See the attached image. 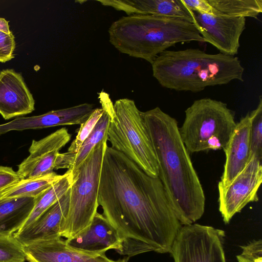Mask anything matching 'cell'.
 Instances as JSON below:
<instances>
[{
  "instance_id": "484cf974",
  "label": "cell",
  "mask_w": 262,
  "mask_h": 262,
  "mask_svg": "<svg viewBox=\"0 0 262 262\" xmlns=\"http://www.w3.org/2000/svg\"><path fill=\"white\" fill-rule=\"evenodd\" d=\"M16 42L12 32L7 34L0 31V62L5 63L14 58Z\"/></svg>"
},
{
  "instance_id": "9c48e42d",
  "label": "cell",
  "mask_w": 262,
  "mask_h": 262,
  "mask_svg": "<svg viewBox=\"0 0 262 262\" xmlns=\"http://www.w3.org/2000/svg\"><path fill=\"white\" fill-rule=\"evenodd\" d=\"M262 159L252 156L244 169L227 185L218 184L219 211L225 223L249 203L258 201Z\"/></svg>"
},
{
  "instance_id": "cb8c5ba5",
  "label": "cell",
  "mask_w": 262,
  "mask_h": 262,
  "mask_svg": "<svg viewBox=\"0 0 262 262\" xmlns=\"http://www.w3.org/2000/svg\"><path fill=\"white\" fill-rule=\"evenodd\" d=\"M23 245L13 235H0V262H25Z\"/></svg>"
},
{
  "instance_id": "ac0fdd59",
  "label": "cell",
  "mask_w": 262,
  "mask_h": 262,
  "mask_svg": "<svg viewBox=\"0 0 262 262\" xmlns=\"http://www.w3.org/2000/svg\"><path fill=\"white\" fill-rule=\"evenodd\" d=\"M36 198L0 199V235H13L30 215Z\"/></svg>"
},
{
  "instance_id": "f546056e",
  "label": "cell",
  "mask_w": 262,
  "mask_h": 262,
  "mask_svg": "<svg viewBox=\"0 0 262 262\" xmlns=\"http://www.w3.org/2000/svg\"><path fill=\"white\" fill-rule=\"evenodd\" d=\"M237 260H238V262H245V261H243L242 260H241V259H237Z\"/></svg>"
},
{
  "instance_id": "3957f363",
  "label": "cell",
  "mask_w": 262,
  "mask_h": 262,
  "mask_svg": "<svg viewBox=\"0 0 262 262\" xmlns=\"http://www.w3.org/2000/svg\"><path fill=\"white\" fill-rule=\"evenodd\" d=\"M151 64L160 84L178 91L196 93L208 86L244 81V69L238 57L198 49L165 50Z\"/></svg>"
},
{
  "instance_id": "ffe728a7",
  "label": "cell",
  "mask_w": 262,
  "mask_h": 262,
  "mask_svg": "<svg viewBox=\"0 0 262 262\" xmlns=\"http://www.w3.org/2000/svg\"><path fill=\"white\" fill-rule=\"evenodd\" d=\"M64 174L51 173L20 179L0 192V199L37 198L63 178Z\"/></svg>"
},
{
  "instance_id": "ba28073f",
  "label": "cell",
  "mask_w": 262,
  "mask_h": 262,
  "mask_svg": "<svg viewBox=\"0 0 262 262\" xmlns=\"http://www.w3.org/2000/svg\"><path fill=\"white\" fill-rule=\"evenodd\" d=\"M225 232L199 224L183 225L170 253L174 262H226L224 250Z\"/></svg>"
},
{
  "instance_id": "7a4b0ae2",
  "label": "cell",
  "mask_w": 262,
  "mask_h": 262,
  "mask_svg": "<svg viewBox=\"0 0 262 262\" xmlns=\"http://www.w3.org/2000/svg\"><path fill=\"white\" fill-rule=\"evenodd\" d=\"M158 165L159 176L182 225L192 224L205 211V196L178 122L159 107L142 112Z\"/></svg>"
},
{
  "instance_id": "e0dca14e",
  "label": "cell",
  "mask_w": 262,
  "mask_h": 262,
  "mask_svg": "<svg viewBox=\"0 0 262 262\" xmlns=\"http://www.w3.org/2000/svg\"><path fill=\"white\" fill-rule=\"evenodd\" d=\"M249 112L236 124L224 150L226 161L219 184H229L246 167L250 158Z\"/></svg>"
},
{
  "instance_id": "83f0119b",
  "label": "cell",
  "mask_w": 262,
  "mask_h": 262,
  "mask_svg": "<svg viewBox=\"0 0 262 262\" xmlns=\"http://www.w3.org/2000/svg\"><path fill=\"white\" fill-rule=\"evenodd\" d=\"M189 10L200 13L213 15V9L207 0H181Z\"/></svg>"
},
{
  "instance_id": "8992f818",
  "label": "cell",
  "mask_w": 262,
  "mask_h": 262,
  "mask_svg": "<svg viewBox=\"0 0 262 262\" xmlns=\"http://www.w3.org/2000/svg\"><path fill=\"white\" fill-rule=\"evenodd\" d=\"M111 121L107 141L142 170L159 176L157 160L140 112L133 100L122 98L110 107Z\"/></svg>"
},
{
  "instance_id": "30bf717a",
  "label": "cell",
  "mask_w": 262,
  "mask_h": 262,
  "mask_svg": "<svg viewBox=\"0 0 262 262\" xmlns=\"http://www.w3.org/2000/svg\"><path fill=\"white\" fill-rule=\"evenodd\" d=\"M194 14V25L206 42L221 53L230 56L237 54L239 38L246 27V18Z\"/></svg>"
},
{
  "instance_id": "277c9868",
  "label": "cell",
  "mask_w": 262,
  "mask_h": 262,
  "mask_svg": "<svg viewBox=\"0 0 262 262\" xmlns=\"http://www.w3.org/2000/svg\"><path fill=\"white\" fill-rule=\"evenodd\" d=\"M109 40L119 51L151 64L179 42H206L195 25L186 20L154 15H131L114 21Z\"/></svg>"
},
{
  "instance_id": "5bb4252c",
  "label": "cell",
  "mask_w": 262,
  "mask_h": 262,
  "mask_svg": "<svg viewBox=\"0 0 262 262\" xmlns=\"http://www.w3.org/2000/svg\"><path fill=\"white\" fill-rule=\"evenodd\" d=\"M29 262H128V257L113 260L105 254L92 256L69 248L60 238L43 240L23 245Z\"/></svg>"
},
{
  "instance_id": "52a82bcc",
  "label": "cell",
  "mask_w": 262,
  "mask_h": 262,
  "mask_svg": "<svg viewBox=\"0 0 262 262\" xmlns=\"http://www.w3.org/2000/svg\"><path fill=\"white\" fill-rule=\"evenodd\" d=\"M107 140L98 143L73 174L67 214L61 237H73L87 227L97 212L102 164Z\"/></svg>"
},
{
  "instance_id": "44dd1931",
  "label": "cell",
  "mask_w": 262,
  "mask_h": 262,
  "mask_svg": "<svg viewBox=\"0 0 262 262\" xmlns=\"http://www.w3.org/2000/svg\"><path fill=\"white\" fill-rule=\"evenodd\" d=\"M213 15L233 17H253L262 12L261 0H207Z\"/></svg>"
},
{
  "instance_id": "d4e9b609",
  "label": "cell",
  "mask_w": 262,
  "mask_h": 262,
  "mask_svg": "<svg viewBox=\"0 0 262 262\" xmlns=\"http://www.w3.org/2000/svg\"><path fill=\"white\" fill-rule=\"evenodd\" d=\"M242 252L237 259L245 262H262V241L254 240L249 244L241 246Z\"/></svg>"
},
{
  "instance_id": "8fae6325",
  "label": "cell",
  "mask_w": 262,
  "mask_h": 262,
  "mask_svg": "<svg viewBox=\"0 0 262 262\" xmlns=\"http://www.w3.org/2000/svg\"><path fill=\"white\" fill-rule=\"evenodd\" d=\"M71 135L61 128L39 140H33L29 155L18 165L20 179L42 176L53 172L59 150L71 140Z\"/></svg>"
},
{
  "instance_id": "7c38bea8",
  "label": "cell",
  "mask_w": 262,
  "mask_h": 262,
  "mask_svg": "<svg viewBox=\"0 0 262 262\" xmlns=\"http://www.w3.org/2000/svg\"><path fill=\"white\" fill-rule=\"evenodd\" d=\"M72 249L88 255L96 256L105 254L110 249L118 251L121 239L113 225L98 212L90 224L73 237L65 240Z\"/></svg>"
},
{
  "instance_id": "4316f807",
  "label": "cell",
  "mask_w": 262,
  "mask_h": 262,
  "mask_svg": "<svg viewBox=\"0 0 262 262\" xmlns=\"http://www.w3.org/2000/svg\"><path fill=\"white\" fill-rule=\"evenodd\" d=\"M19 180L12 167L0 165V192Z\"/></svg>"
},
{
  "instance_id": "4fadbf2b",
  "label": "cell",
  "mask_w": 262,
  "mask_h": 262,
  "mask_svg": "<svg viewBox=\"0 0 262 262\" xmlns=\"http://www.w3.org/2000/svg\"><path fill=\"white\" fill-rule=\"evenodd\" d=\"M35 100L20 73L12 69L0 71V114L5 120L30 114Z\"/></svg>"
},
{
  "instance_id": "5b68a950",
  "label": "cell",
  "mask_w": 262,
  "mask_h": 262,
  "mask_svg": "<svg viewBox=\"0 0 262 262\" xmlns=\"http://www.w3.org/2000/svg\"><path fill=\"white\" fill-rule=\"evenodd\" d=\"M185 113L179 130L189 154L225 149L236 124L233 112L226 103L202 98L195 100Z\"/></svg>"
},
{
  "instance_id": "6da1fadb",
  "label": "cell",
  "mask_w": 262,
  "mask_h": 262,
  "mask_svg": "<svg viewBox=\"0 0 262 262\" xmlns=\"http://www.w3.org/2000/svg\"><path fill=\"white\" fill-rule=\"evenodd\" d=\"M98 203L120 235L121 245L117 252L120 255L170 253L182 225L161 180L108 146L102 164Z\"/></svg>"
},
{
  "instance_id": "2e32d148",
  "label": "cell",
  "mask_w": 262,
  "mask_h": 262,
  "mask_svg": "<svg viewBox=\"0 0 262 262\" xmlns=\"http://www.w3.org/2000/svg\"><path fill=\"white\" fill-rule=\"evenodd\" d=\"M102 5L125 12L127 15H154L179 18L195 24L194 12L181 0H100Z\"/></svg>"
},
{
  "instance_id": "7402d4cb",
  "label": "cell",
  "mask_w": 262,
  "mask_h": 262,
  "mask_svg": "<svg viewBox=\"0 0 262 262\" xmlns=\"http://www.w3.org/2000/svg\"><path fill=\"white\" fill-rule=\"evenodd\" d=\"M73 180L72 172L68 170L64 173L63 178L52 185L40 196L36 198L34 208L23 227L33 222L64 195L70 189Z\"/></svg>"
},
{
  "instance_id": "603a6c76",
  "label": "cell",
  "mask_w": 262,
  "mask_h": 262,
  "mask_svg": "<svg viewBox=\"0 0 262 262\" xmlns=\"http://www.w3.org/2000/svg\"><path fill=\"white\" fill-rule=\"evenodd\" d=\"M250 157L256 156L262 159V97L257 107L250 113Z\"/></svg>"
},
{
  "instance_id": "9a60e30c",
  "label": "cell",
  "mask_w": 262,
  "mask_h": 262,
  "mask_svg": "<svg viewBox=\"0 0 262 262\" xmlns=\"http://www.w3.org/2000/svg\"><path fill=\"white\" fill-rule=\"evenodd\" d=\"M70 190L33 222L14 234L23 245L36 242L60 238V230L67 214Z\"/></svg>"
},
{
  "instance_id": "d6986e66",
  "label": "cell",
  "mask_w": 262,
  "mask_h": 262,
  "mask_svg": "<svg viewBox=\"0 0 262 262\" xmlns=\"http://www.w3.org/2000/svg\"><path fill=\"white\" fill-rule=\"evenodd\" d=\"M98 98L103 113L94 129L84 141L78 152L73 157L68 170L74 173L89 156L92 149L100 142L107 140V133L111 121L110 107L113 103L109 95L102 91Z\"/></svg>"
},
{
  "instance_id": "f1b7e54d",
  "label": "cell",
  "mask_w": 262,
  "mask_h": 262,
  "mask_svg": "<svg viewBox=\"0 0 262 262\" xmlns=\"http://www.w3.org/2000/svg\"><path fill=\"white\" fill-rule=\"evenodd\" d=\"M0 31L7 34L12 32L10 30L9 21L2 17H0Z\"/></svg>"
}]
</instances>
